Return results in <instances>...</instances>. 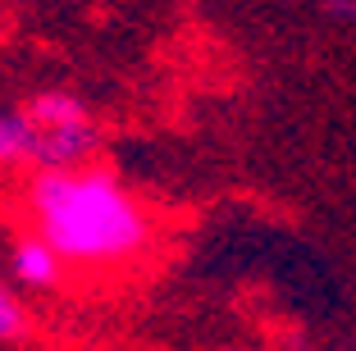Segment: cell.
<instances>
[{"instance_id": "cell-4", "label": "cell", "mask_w": 356, "mask_h": 351, "mask_svg": "<svg viewBox=\"0 0 356 351\" xmlns=\"http://www.w3.org/2000/svg\"><path fill=\"white\" fill-rule=\"evenodd\" d=\"M28 119L37 133H55V128H74V124H87L92 114L83 110V101H74L69 92H42L37 101L28 105Z\"/></svg>"}, {"instance_id": "cell-5", "label": "cell", "mask_w": 356, "mask_h": 351, "mask_svg": "<svg viewBox=\"0 0 356 351\" xmlns=\"http://www.w3.org/2000/svg\"><path fill=\"white\" fill-rule=\"evenodd\" d=\"M37 155V128L28 114L0 110V165H19Z\"/></svg>"}, {"instance_id": "cell-7", "label": "cell", "mask_w": 356, "mask_h": 351, "mask_svg": "<svg viewBox=\"0 0 356 351\" xmlns=\"http://www.w3.org/2000/svg\"><path fill=\"white\" fill-rule=\"evenodd\" d=\"M334 10H338V14H347V19L356 23V0H334Z\"/></svg>"}, {"instance_id": "cell-1", "label": "cell", "mask_w": 356, "mask_h": 351, "mask_svg": "<svg viewBox=\"0 0 356 351\" xmlns=\"http://www.w3.org/2000/svg\"><path fill=\"white\" fill-rule=\"evenodd\" d=\"M37 233L69 265H110L147 247V215L105 169L37 174L28 187Z\"/></svg>"}, {"instance_id": "cell-2", "label": "cell", "mask_w": 356, "mask_h": 351, "mask_svg": "<svg viewBox=\"0 0 356 351\" xmlns=\"http://www.w3.org/2000/svg\"><path fill=\"white\" fill-rule=\"evenodd\" d=\"M101 133L96 124H74V128H55V133H37V165L42 174H74V169H87V155L96 151Z\"/></svg>"}, {"instance_id": "cell-3", "label": "cell", "mask_w": 356, "mask_h": 351, "mask_svg": "<svg viewBox=\"0 0 356 351\" xmlns=\"http://www.w3.org/2000/svg\"><path fill=\"white\" fill-rule=\"evenodd\" d=\"M60 251L42 238V233H28V238L14 242V274H19L28 288H55L60 283Z\"/></svg>"}, {"instance_id": "cell-6", "label": "cell", "mask_w": 356, "mask_h": 351, "mask_svg": "<svg viewBox=\"0 0 356 351\" xmlns=\"http://www.w3.org/2000/svg\"><path fill=\"white\" fill-rule=\"evenodd\" d=\"M23 324H28V315H23L19 297H14V292L0 283V338H19Z\"/></svg>"}]
</instances>
